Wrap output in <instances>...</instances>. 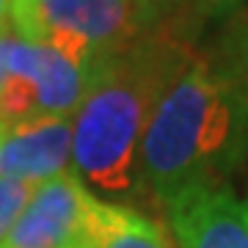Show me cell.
Masks as SVG:
<instances>
[{
	"instance_id": "1",
	"label": "cell",
	"mask_w": 248,
	"mask_h": 248,
	"mask_svg": "<svg viewBox=\"0 0 248 248\" xmlns=\"http://www.w3.org/2000/svg\"><path fill=\"white\" fill-rule=\"evenodd\" d=\"M248 152V72L190 53L143 130L141 190L166 204L182 190L226 185Z\"/></svg>"
},
{
	"instance_id": "2",
	"label": "cell",
	"mask_w": 248,
	"mask_h": 248,
	"mask_svg": "<svg viewBox=\"0 0 248 248\" xmlns=\"http://www.w3.org/2000/svg\"><path fill=\"white\" fill-rule=\"evenodd\" d=\"M193 47L166 19L99 63L72 119V174L102 202L141 190L138 155L149 116Z\"/></svg>"
},
{
	"instance_id": "3",
	"label": "cell",
	"mask_w": 248,
	"mask_h": 248,
	"mask_svg": "<svg viewBox=\"0 0 248 248\" xmlns=\"http://www.w3.org/2000/svg\"><path fill=\"white\" fill-rule=\"evenodd\" d=\"M11 28L17 39L53 47L94 75L157 25L133 0H11Z\"/></svg>"
},
{
	"instance_id": "4",
	"label": "cell",
	"mask_w": 248,
	"mask_h": 248,
	"mask_svg": "<svg viewBox=\"0 0 248 248\" xmlns=\"http://www.w3.org/2000/svg\"><path fill=\"white\" fill-rule=\"evenodd\" d=\"M94 202L72 171L39 182L3 248H91Z\"/></svg>"
},
{
	"instance_id": "5",
	"label": "cell",
	"mask_w": 248,
	"mask_h": 248,
	"mask_svg": "<svg viewBox=\"0 0 248 248\" xmlns=\"http://www.w3.org/2000/svg\"><path fill=\"white\" fill-rule=\"evenodd\" d=\"M163 210L177 248H248V196L229 182L182 190Z\"/></svg>"
},
{
	"instance_id": "6",
	"label": "cell",
	"mask_w": 248,
	"mask_h": 248,
	"mask_svg": "<svg viewBox=\"0 0 248 248\" xmlns=\"http://www.w3.org/2000/svg\"><path fill=\"white\" fill-rule=\"evenodd\" d=\"M72 122L63 116H36L3 130L0 177L19 182H47L69 169Z\"/></svg>"
},
{
	"instance_id": "7",
	"label": "cell",
	"mask_w": 248,
	"mask_h": 248,
	"mask_svg": "<svg viewBox=\"0 0 248 248\" xmlns=\"http://www.w3.org/2000/svg\"><path fill=\"white\" fill-rule=\"evenodd\" d=\"M9 72L22 78L33 89V119L36 116H63L69 119L80 108L89 91L91 75L55 53L53 47L36 45L11 36L9 42Z\"/></svg>"
},
{
	"instance_id": "8",
	"label": "cell",
	"mask_w": 248,
	"mask_h": 248,
	"mask_svg": "<svg viewBox=\"0 0 248 248\" xmlns=\"http://www.w3.org/2000/svg\"><path fill=\"white\" fill-rule=\"evenodd\" d=\"M91 248H177V243L157 218L97 196L91 210Z\"/></svg>"
},
{
	"instance_id": "9",
	"label": "cell",
	"mask_w": 248,
	"mask_h": 248,
	"mask_svg": "<svg viewBox=\"0 0 248 248\" xmlns=\"http://www.w3.org/2000/svg\"><path fill=\"white\" fill-rule=\"evenodd\" d=\"M31 193H33V185L31 182L0 177V248H3L6 237H9L11 226L17 223L19 213L25 210Z\"/></svg>"
},
{
	"instance_id": "10",
	"label": "cell",
	"mask_w": 248,
	"mask_h": 248,
	"mask_svg": "<svg viewBox=\"0 0 248 248\" xmlns=\"http://www.w3.org/2000/svg\"><path fill=\"white\" fill-rule=\"evenodd\" d=\"M133 3L141 9V14L149 19L152 25H160L169 17V11L174 9V3H179V0H133Z\"/></svg>"
},
{
	"instance_id": "11",
	"label": "cell",
	"mask_w": 248,
	"mask_h": 248,
	"mask_svg": "<svg viewBox=\"0 0 248 248\" xmlns=\"http://www.w3.org/2000/svg\"><path fill=\"white\" fill-rule=\"evenodd\" d=\"M9 42L11 36H0V91H3V83H6V75H9Z\"/></svg>"
},
{
	"instance_id": "12",
	"label": "cell",
	"mask_w": 248,
	"mask_h": 248,
	"mask_svg": "<svg viewBox=\"0 0 248 248\" xmlns=\"http://www.w3.org/2000/svg\"><path fill=\"white\" fill-rule=\"evenodd\" d=\"M11 28V0H0V36H6Z\"/></svg>"
},
{
	"instance_id": "13",
	"label": "cell",
	"mask_w": 248,
	"mask_h": 248,
	"mask_svg": "<svg viewBox=\"0 0 248 248\" xmlns=\"http://www.w3.org/2000/svg\"><path fill=\"white\" fill-rule=\"evenodd\" d=\"M207 3V9L210 11H229L232 6H237V3H248V0H204Z\"/></svg>"
}]
</instances>
